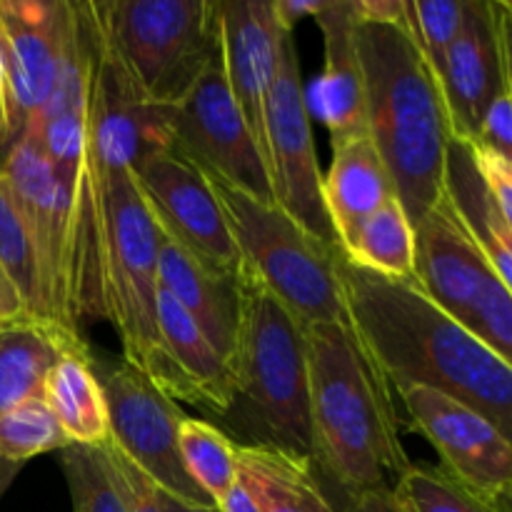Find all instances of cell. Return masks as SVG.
<instances>
[{
  "instance_id": "cell-1",
  "label": "cell",
  "mask_w": 512,
  "mask_h": 512,
  "mask_svg": "<svg viewBox=\"0 0 512 512\" xmlns=\"http://www.w3.org/2000/svg\"><path fill=\"white\" fill-rule=\"evenodd\" d=\"M350 330L390 390H438L495 425L512 443V365L445 315L415 280L348 263L338 250Z\"/></svg>"
},
{
  "instance_id": "cell-2",
  "label": "cell",
  "mask_w": 512,
  "mask_h": 512,
  "mask_svg": "<svg viewBox=\"0 0 512 512\" xmlns=\"http://www.w3.org/2000/svg\"><path fill=\"white\" fill-rule=\"evenodd\" d=\"M305 350L313 465L348 505L393 490L413 463L400 440L390 385L345 325H305Z\"/></svg>"
},
{
  "instance_id": "cell-3",
  "label": "cell",
  "mask_w": 512,
  "mask_h": 512,
  "mask_svg": "<svg viewBox=\"0 0 512 512\" xmlns=\"http://www.w3.org/2000/svg\"><path fill=\"white\" fill-rule=\"evenodd\" d=\"M355 50L363 70L368 133L415 228L445 195L455 135L443 88L415 40L410 18L405 25L355 20Z\"/></svg>"
},
{
  "instance_id": "cell-4",
  "label": "cell",
  "mask_w": 512,
  "mask_h": 512,
  "mask_svg": "<svg viewBox=\"0 0 512 512\" xmlns=\"http://www.w3.org/2000/svg\"><path fill=\"white\" fill-rule=\"evenodd\" d=\"M95 285L98 320L118 330L125 363L138 368L170 400L198 405L158 328L160 230L130 170L100 173L93 165Z\"/></svg>"
},
{
  "instance_id": "cell-5",
  "label": "cell",
  "mask_w": 512,
  "mask_h": 512,
  "mask_svg": "<svg viewBox=\"0 0 512 512\" xmlns=\"http://www.w3.org/2000/svg\"><path fill=\"white\" fill-rule=\"evenodd\" d=\"M240 325L228 363L230 408L223 433L238 445L313 453L305 325L270 293L240 273Z\"/></svg>"
},
{
  "instance_id": "cell-6",
  "label": "cell",
  "mask_w": 512,
  "mask_h": 512,
  "mask_svg": "<svg viewBox=\"0 0 512 512\" xmlns=\"http://www.w3.org/2000/svg\"><path fill=\"white\" fill-rule=\"evenodd\" d=\"M205 175L238 248L240 273L268 288L303 325L350 328L338 278V248L315 238L275 200Z\"/></svg>"
},
{
  "instance_id": "cell-7",
  "label": "cell",
  "mask_w": 512,
  "mask_h": 512,
  "mask_svg": "<svg viewBox=\"0 0 512 512\" xmlns=\"http://www.w3.org/2000/svg\"><path fill=\"white\" fill-rule=\"evenodd\" d=\"M93 10L110 48L160 105L190 88L218 45L213 0H113Z\"/></svg>"
},
{
  "instance_id": "cell-8",
  "label": "cell",
  "mask_w": 512,
  "mask_h": 512,
  "mask_svg": "<svg viewBox=\"0 0 512 512\" xmlns=\"http://www.w3.org/2000/svg\"><path fill=\"white\" fill-rule=\"evenodd\" d=\"M415 285L512 365V293L448 195L415 225Z\"/></svg>"
},
{
  "instance_id": "cell-9",
  "label": "cell",
  "mask_w": 512,
  "mask_h": 512,
  "mask_svg": "<svg viewBox=\"0 0 512 512\" xmlns=\"http://www.w3.org/2000/svg\"><path fill=\"white\" fill-rule=\"evenodd\" d=\"M0 180L33 250L43 318L78 330L73 310V203L33 135H23L5 150Z\"/></svg>"
},
{
  "instance_id": "cell-10",
  "label": "cell",
  "mask_w": 512,
  "mask_h": 512,
  "mask_svg": "<svg viewBox=\"0 0 512 512\" xmlns=\"http://www.w3.org/2000/svg\"><path fill=\"white\" fill-rule=\"evenodd\" d=\"M170 133L173 150L185 155L203 173L218 175L258 198L275 200L263 155L225 78L220 30L210 58L190 88L173 103Z\"/></svg>"
},
{
  "instance_id": "cell-11",
  "label": "cell",
  "mask_w": 512,
  "mask_h": 512,
  "mask_svg": "<svg viewBox=\"0 0 512 512\" xmlns=\"http://www.w3.org/2000/svg\"><path fill=\"white\" fill-rule=\"evenodd\" d=\"M265 168L273 198L305 230L338 248L333 223L323 200V170L313 140L305 88L300 80L298 48L293 33L283 35L273 88L265 110Z\"/></svg>"
},
{
  "instance_id": "cell-12",
  "label": "cell",
  "mask_w": 512,
  "mask_h": 512,
  "mask_svg": "<svg viewBox=\"0 0 512 512\" xmlns=\"http://www.w3.org/2000/svg\"><path fill=\"white\" fill-rule=\"evenodd\" d=\"M93 55L88 88V163L100 173H133L145 158L173 148V105L145 93L100 30L93 3Z\"/></svg>"
},
{
  "instance_id": "cell-13",
  "label": "cell",
  "mask_w": 512,
  "mask_h": 512,
  "mask_svg": "<svg viewBox=\"0 0 512 512\" xmlns=\"http://www.w3.org/2000/svg\"><path fill=\"white\" fill-rule=\"evenodd\" d=\"M110 420V440L123 450L163 493L195 505L215 508L185 470L178 448V428L185 415L160 393L138 368L120 363L100 378ZM218 510V508H215Z\"/></svg>"
},
{
  "instance_id": "cell-14",
  "label": "cell",
  "mask_w": 512,
  "mask_h": 512,
  "mask_svg": "<svg viewBox=\"0 0 512 512\" xmlns=\"http://www.w3.org/2000/svg\"><path fill=\"white\" fill-rule=\"evenodd\" d=\"M133 178L163 238L178 243L208 268L240 275V255L223 208L198 165L170 148L145 158Z\"/></svg>"
},
{
  "instance_id": "cell-15",
  "label": "cell",
  "mask_w": 512,
  "mask_h": 512,
  "mask_svg": "<svg viewBox=\"0 0 512 512\" xmlns=\"http://www.w3.org/2000/svg\"><path fill=\"white\" fill-rule=\"evenodd\" d=\"M418 430L448 470L478 493L498 500L512 488V443L490 420L438 390L408 385L395 390Z\"/></svg>"
},
{
  "instance_id": "cell-16",
  "label": "cell",
  "mask_w": 512,
  "mask_h": 512,
  "mask_svg": "<svg viewBox=\"0 0 512 512\" xmlns=\"http://www.w3.org/2000/svg\"><path fill=\"white\" fill-rule=\"evenodd\" d=\"M70 8L73 3L65 0H0V50L8 85V148L23 138L53 93Z\"/></svg>"
},
{
  "instance_id": "cell-17",
  "label": "cell",
  "mask_w": 512,
  "mask_h": 512,
  "mask_svg": "<svg viewBox=\"0 0 512 512\" xmlns=\"http://www.w3.org/2000/svg\"><path fill=\"white\" fill-rule=\"evenodd\" d=\"M218 30L230 93L265 160V110L288 30L275 18L273 0H220Z\"/></svg>"
},
{
  "instance_id": "cell-18",
  "label": "cell",
  "mask_w": 512,
  "mask_h": 512,
  "mask_svg": "<svg viewBox=\"0 0 512 512\" xmlns=\"http://www.w3.org/2000/svg\"><path fill=\"white\" fill-rule=\"evenodd\" d=\"M453 135L478 138L480 123L495 98L505 93V60L495 0H465V18L440 73Z\"/></svg>"
},
{
  "instance_id": "cell-19",
  "label": "cell",
  "mask_w": 512,
  "mask_h": 512,
  "mask_svg": "<svg viewBox=\"0 0 512 512\" xmlns=\"http://www.w3.org/2000/svg\"><path fill=\"white\" fill-rule=\"evenodd\" d=\"M315 23L325 40V60L305 93V105L310 118L315 115L328 128L330 140L340 143L368 133L363 70L355 50L353 0H328Z\"/></svg>"
},
{
  "instance_id": "cell-20",
  "label": "cell",
  "mask_w": 512,
  "mask_h": 512,
  "mask_svg": "<svg viewBox=\"0 0 512 512\" xmlns=\"http://www.w3.org/2000/svg\"><path fill=\"white\" fill-rule=\"evenodd\" d=\"M158 285L178 300L220 358L228 360L240 325L238 275L208 268L160 233Z\"/></svg>"
},
{
  "instance_id": "cell-21",
  "label": "cell",
  "mask_w": 512,
  "mask_h": 512,
  "mask_svg": "<svg viewBox=\"0 0 512 512\" xmlns=\"http://www.w3.org/2000/svg\"><path fill=\"white\" fill-rule=\"evenodd\" d=\"M88 348L78 330L25 318L0 325V413L43 398L45 380L65 353Z\"/></svg>"
},
{
  "instance_id": "cell-22",
  "label": "cell",
  "mask_w": 512,
  "mask_h": 512,
  "mask_svg": "<svg viewBox=\"0 0 512 512\" xmlns=\"http://www.w3.org/2000/svg\"><path fill=\"white\" fill-rule=\"evenodd\" d=\"M393 198H398L393 180L370 133L333 143V163L323 175V200L335 240Z\"/></svg>"
},
{
  "instance_id": "cell-23",
  "label": "cell",
  "mask_w": 512,
  "mask_h": 512,
  "mask_svg": "<svg viewBox=\"0 0 512 512\" xmlns=\"http://www.w3.org/2000/svg\"><path fill=\"white\" fill-rule=\"evenodd\" d=\"M238 480L263 512H338L308 455L268 445H238Z\"/></svg>"
},
{
  "instance_id": "cell-24",
  "label": "cell",
  "mask_w": 512,
  "mask_h": 512,
  "mask_svg": "<svg viewBox=\"0 0 512 512\" xmlns=\"http://www.w3.org/2000/svg\"><path fill=\"white\" fill-rule=\"evenodd\" d=\"M43 400L70 445L103 448L110 443V420L105 390L95 373V360L88 348L65 353L45 380Z\"/></svg>"
},
{
  "instance_id": "cell-25",
  "label": "cell",
  "mask_w": 512,
  "mask_h": 512,
  "mask_svg": "<svg viewBox=\"0 0 512 512\" xmlns=\"http://www.w3.org/2000/svg\"><path fill=\"white\" fill-rule=\"evenodd\" d=\"M445 195L453 203L455 213L463 220L468 233L483 250L488 263L500 275L512 293V228L495 208L468 143L455 138L448 150V173H445Z\"/></svg>"
},
{
  "instance_id": "cell-26",
  "label": "cell",
  "mask_w": 512,
  "mask_h": 512,
  "mask_svg": "<svg viewBox=\"0 0 512 512\" xmlns=\"http://www.w3.org/2000/svg\"><path fill=\"white\" fill-rule=\"evenodd\" d=\"M158 328L168 353L173 355L180 373L193 385L198 408L205 415L223 418L230 408L228 363L208 343L198 325L180 308L178 300L158 285Z\"/></svg>"
},
{
  "instance_id": "cell-27",
  "label": "cell",
  "mask_w": 512,
  "mask_h": 512,
  "mask_svg": "<svg viewBox=\"0 0 512 512\" xmlns=\"http://www.w3.org/2000/svg\"><path fill=\"white\" fill-rule=\"evenodd\" d=\"M348 263L395 280L415 278V230L398 198L360 220L338 240Z\"/></svg>"
},
{
  "instance_id": "cell-28",
  "label": "cell",
  "mask_w": 512,
  "mask_h": 512,
  "mask_svg": "<svg viewBox=\"0 0 512 512\" xmlns=\"http://www.w3.org/2000/svg\"><path fill=\"white\" fill-rule=\"evenodd\" d=\"M178 448L190 478L218 505V500L238 483L235 440L228 438L220 425L185 415L178 428Z\"/></svg>"
},
{
  "instance_id": "cell-29",
  "label": "cell",
  "mask_w": 512,
  "mask_h": 512,
  "mask_svg": "<svg viewBox=\"0 0 512 512\" xmlns=\"http://www.w3.org/2000/svg\"><path fill=\"white\" fill-rule=\"evenodd\" d=\"M390 493L403 512H505L500 500L478 493L440 465L413 463Z\"/></svg>"
},
{
  "instance_id": "cell-30",
  "label": "cell",
  "mask_w": 512,
  "mask_h": 512,
  "mask_svg": "<svg viewBox=\"0 0 512 512\" xmlns=\"http://www.w3.org/2000/svg\"><path fill=\"white\" fill-rule=\"evenodd\" d=\"M68 445V435L43 398L0 413V463L20 468L35 455L65 450Z\"/></svg>"
},
{
  "instance_id": "cell-31",
  "label": "cell",
  "mask_w": 512,
  "mask_h": 512,
  "mask_svg": "<svg viewBox=\"0 0 512 512\" xmlns=\"http://www.w3.org/2000/svg\"><path fill=\"white\" fill-rule=\"evenodd\" d=\"M60 470L65 475L73 512H125L98 448L68 445L60 450Z\"/></svg>"
},
{
  "instance_id": "cell-32",
  "label": "cell",
  "mask_w": 512,
  "mask_h": 512,
  "mask_svg": "<svg viewBox=\"0 0 512 512\" xmlns=\"http://www.w3.org/2000/svg\"><path fill=\"white\" fill-rule=\"evenodd\" d=\"M0 263L13 278L15 288L23 295L30 315L38 320L43 318V303H40L38 270H35L33 250H30L28 235H25L23 220L0 180Z\"/></svg>"
},
{
  "instance_id": "cell-33",
  "label": "cell",
  "mask_w": 512,
  "mask_h": 512,
  "mask_svg": "<svg viewBox=\"0 0 512 512\" xmlns=\"http://www.w3.org/2000/svg\"><path fill=\"white\" fill-rule=\"evenodd\" d=\"M408 5L415 40L440 80L445 58L463 28L465 0H408Z\"/></svg>"
},
{
  "instance_id": "cell-34",
  "label": "cell",
  "mask_w": 512,
  "mask_h": 512,
  "mask_svg": "<svg viewBox=\"0 0 512 512\" xmlns=\"http://www.w3.org/2000/svg\"><path fill=\"white\" fill-rule=\"evenodd\" d=\"M100 458H103L105 470H108V478L113 483L115 493L120 495V503H123L125 512H165L160 505L158 485L128 458L120 448H115V443H105L103 448H98Z\"/></svg>"
},
{
  "instance_id": "cell-35",
  "label": "cell",
  "mask_w": 512,
  "mask_h": 512,
  "mask_svg": "<svg viewBox=\"0 0 512 512\" xmlns=\"http://www.w3.org/2000/svg\"><path fill=\"white\" fill-rule=\"evenodd\" d=\"M470 145H475L480 150H488V153L512 163V103L508 93L495 98V103L490 105L483 123H480L478 138Z\"/></svg>"
},
{
  "instance_id": "cell-36",
  "label": "cell",
  "mask_w": 512,
  "mask_h": 512,
  "mask_svg": "<svg viewBox=\"0 0 512 512\" xmlns=\"http://www.w3.org/2000/svg\"><path fill=\"white\" fill-rule=\"evenodd\" d=\"M470 150H473L475 168H478L495 208H498V213L503 215L505 223L512 228V163L488 153V150L475 148V145H470Z\"/></svg>"
},
{
  "instance_id": "cell-37",
  "label": "cell",
  "mask_w": 512,
  "mask_h": 512,
  "mask_svg": "<svg viewBox=\"0 0 512 512\" xmlns=\"http://www.w3.org/2000/svg\"><path fill=\"white\" fill-rule=\"evenodd\" d=\"M353 15L360 23L405 25L410 10L408 0H353Z\"/></svg>"
},
{
  "instance_id": "cell-38",
  "label": "cell",
  "mask_w": 512,
  "mask_h": 512,
  "mask_svg": "<svg viewBox=\"0 0 512 512\" xmlns=\"http://www.w3.org/2000/svg\"><path fill=\"white\" fill-rule=\"evenodd\" d=\"M325 5H328V0H273L275 18L288 33H293L300 20L318 18Z\"/></svg>"
},
{
  "instance_id": "cell-39",
  "label": "cell",
  "mask_w": 512,
  "mask_h": 512,
  "mask_svg": "<svg viewBox=\"0 0 512 512\" xmlns=\"http://www.w3.org/2000/svg\"><path fill=\"white\" fill-rule=\"evenodd\" d=\"M25 318H33V315H30L28 305H25L20 290L15 288L8 270H5L3 263H0V325L18 323V320H25Z\"/></svg>"
},
{
  "instance_id": "cell-40",
  "label": "cell",
  "mask_w": 512,
  "mask_h": 512,
  "mask_svg": "<svg viewBox=\"0 0 512 512\" xmlns=\"http://www.w3.org/2000/svg\"><path fill=\"white\" fill-rule=\"evenodd\" d=\"M495 13L500 25V43H503L505 60V93L512 103V5L510 0H495Z\"/></svg>"
},
{
  "instance_id": "cell-41",
  "label": "cell",
  "mask_w": 512,
  "mask_h": 512,
  "mask_svg": "<svg viewBox=\"0 0 512 512\" xmlns=\"http://www.w3.org/2000/svg\"><path fill=\"white\" fill-rule=\"evenodd\" d=\"M345 512H403V510H400V505L395 503L390 490H380V493H370V495H363V498L353 500Z\"/></svg>"
},
{
  "instance_id": "cell-42",
  "label": "cell",
  "mask_w": 512,
  "mask_h": 512,
  "mask_svg": "<svg viewBox=\"0 0 512 512\" xmlns=\"http://www.w3.org/2000/svg\"><path fill=\"white\" fill-rule=\"evenodd\" d=\"M215 508H218V512H263L258 508V503L250 498V493L243 488V483H240V480L228 490V493L223 495V498L218 500V505H215Z\"/></svg>"
},
{
  "instance_id": "cell-43",
  "label": "cell",
  "mask_w": 512,
  "mask_h": 512,
  "mask_svg": "<svg viewBox=\"0 0 512 512\" xmlns=\"http://www.w3.org/2000/svg\"><path fill=\"white\" fill-rule=\"evenodd\" d=\"M8 148V85H5L3 50H0V158Z\"/></svg>"
},
{
  "instance_id": "cell-44",
  "label": "cell",
  "mask_w": 512,
  "mask_h": 512,
  "mask_svg": "<svg viewBox=\"0 0 512 512\" xmlns=\"http://www.w3.org/2000/svg\"><path fill=\"white\" fill-rule=\"evenodd\" d=\"M158 495H160V505H163L165 512H218L215 508H195V505H188L183 503V500L173 498V495L163 493L160 488H158Z\"/></svg>"
},
{
  "instance_id": "cell-45",
  "label": "cell",
  "mask_w": 512,
  "mask_h": 512,
  "mask_svg": "<svg viewBox=\"0 0 512 512\" xmlns=\"http://www.w3.org/2000/svg\"><path fill=\"white\" fill-rule=\"evenodd\" d=\"M15 473H18V468H15V465L0 463V498H3V493L8 490L10 480L15 478Z\"/></svg>"
},
{
  "instance_id": "cell-46",
  "label": "cell",
  "mask_w": 512,
  "mask_h": 512,
  "mask_svg": "<svg viewBox=\"0 0 512 512\" xmlns=\"http://www.w3.org/2000/svg\"><path fill=\"white\" fill-rule=\"evenodd\" d=\"M498 500H500V505H503V508H505V512H512V488L505 495H500Z\"/></svg>"
},
{
  "instance_id": "cell-47",
  "label": "cell",
  "mask_w": 512,
  "mask_h": 512,
  "mask_svg": "<svg viewBox=\"0 0 512 512\" xmlns=\"http://www.w3.org/2000/svg\"><path fill=\"white\" fill-rule=\"evenodd\" d=\"M510 5H512V0H510Z\"/></svg>"
}]
</instances>
